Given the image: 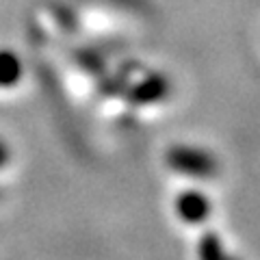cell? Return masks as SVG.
I'll list each match as a JSON object with an SVG mask.
<instances>
[{"mask_svg":"<svg viewBox=\"0 0 260 260\" xmlns=\"http://www.w3.org/2000/svg\"><path fill=\"white\" fill-rule=\"evenodd\" d=\"M167 165L189 178H213L219 167L210 152L191 145H174L167 152Z\"/></svg>","mask_w":260,"mask_h":260,"instance_id":"cell-1","label":"cell"},{"mask_svg":"<svg viewBox=\"0 0 260 260\" xmlns=\"http://www.w3.org/2000/svg\"><path fill=\"white\" fill-rule=\"evenodd\" d=\"M167 93H169V80L162 74H150L143 80H139L135 87L128 89V100L135 107H143V104L162 100Z\"/></svg>","mask_w":260,"mask_h":260,"instance_id":"cell-2","label":"cell"},{"mask_svg":"<svg viewBox=\"0 0 260 260\" xmlns=\"http://www.w3.org/2000/svg\"><path fill=\"white\" fill-rule=\"evenodd\" d=\"M176 210L182 221L202 223L210 215V200L200 191H184L182 195H178Z\"/></svg>","mask_w":260,"mask_h":260,"instance_id":"cell-3","label":"cell"},{"mask_svg":"<svg viewBox=\"0 0 260 260\" xmlns=\"http://www.w3.org/2000/svg\"><path fill=\"white\" fill-rule=\"evenodd\" d=\"M22 78V61L11 50H0V87H13Z\"/></svg>","mask_w":260,"mask_h":260,"instance_id":"cell-4","label":"cell"},{"mask_svg":"<svg viewBox=\"0 0 260 260\" xmlns=\"http://www.w3.org/2000/svg\"><path fill=\"white\" fill-rule=\"evenodd\" d=\"M223 247L221 241L215 232H206L200 239V260H223Z\"/></svg>","mask_w":260,"mask_h":260,"instance_id":"cell-5","label":"cell"},{"mask_svg":"<svg viewBox=\"0 0 260 260\" xmlns=\"http://www.w3.org/2000/svg\"><path fill=\"white\" fill-rule=\"evenodd\" d=\"M74 59L85 72H89V74H93V76H102L104 74V61H102V56L98 52H93V50H76Z\"/></svg>","mask_w":260,"mask_h":260,"instance_id":"cell-6","label":"cell"},{"mask_svg":"<svg viewBox=\"0 0 260 260\" xmlns=\"http://www.w3.org/2000/svg\"><path fill=\"white\" fill-rule=\"evenodd\" d=\"M7 160H9V148H7V145L0 141V167H5Z\"/></svg>","mask_w":260,"mask_h":260,"instance_id":"cell-7","label":"cell"},{"mask_svg":"<svg viewBox=\"0 0 260 260\" xmlns=\"http://www.w3.org/2000/svg\"><path fill=\"white\" fill-rule=\"evenodd\" d=\"M223 260H237V258H230V256H223Z\"/></svg>","mask_w":260,"mask_h":260,"instance_id":"cell-8","label":"cell"}]
</instances>
